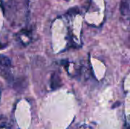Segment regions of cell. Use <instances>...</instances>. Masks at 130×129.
I'll return each mask as SVG.
<instances>
[{
	"instance_id": "cell-1",
	"label": "cell",
	"mask_w": 130,
	"mask_h": 129,
	"mask_svg": "<svg viewBox=\"0 0 130 129\" xmlns=\"http://www.w3.org/2000/svg\"><path fill=\"white\" fill-rule=\"evenodd\" d=\"M62 80L59 77V75L57 72H54L50 78V87L53 90H56L62 86Z\"/></svg>"
},
{
	"instance_id": "cell-2",
	"label": "cell",
	"mask_w": 130,
	"mask_h": 129,
	"mask_svg": "<svg viewBox=\"0 0 130 129\" xmlns=\"http://www.w3.org/2000/svg\"><path fill=\"white\" fill-rule=\"evenodd\" d=\"M130 0H122L120 3V12L123 15H129L130 11V5H129Z\"/></svg>"
},
{
	"instance_id": "cell-3",
	"label": "cell",
	"mask_w": 130,
	"mask_h": 129,
	"mask_svg": "<svg viewBox=\"0 0 130 129\" xmlns=\"http://www.w3.org/2000/svg\"><path fill=\"white\" fill-rule=\"evenodd\" d=\"M78 13H79V10L77 7L72 8L67 11V14L69 15H75V14H78Z\"/></svg>"
}]
</instances>
